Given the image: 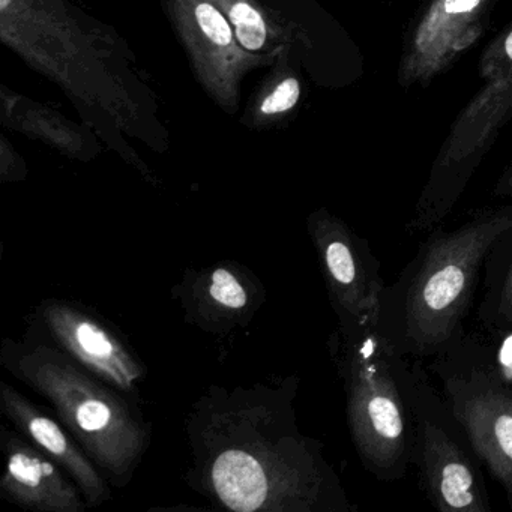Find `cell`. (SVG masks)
<instances>
[{
  "instance_id": "cell-1",
  "label": "cell",
  "mask_w": 512,
  "mask_h": 512,
  "mask_svg": "<svg viewBox=\"0 0 512 512\" xmlns=\"http://www.w3.org/2000/svg\"><path fill=\"white\" fill-rule=\"evenodd\" d=\"M512 229V202L482 208L455 227L427 233L415 257L386 287L377 331L400 355L427 362L466 329L497 241Z\"/></svg>"
},
{
  "instance_id": "cell-2",
  "label": "cell",
  "mask_w": 512,
  "mask_h": 512,
  "mask_svg": "<svg viewBox=\"0 0 512 512\" xmlns=\"http://www.w3.org/2000/svg\"><path fill=\"white\" fill-rule=\"evenodd\" d=\"M0 37L71 98L97 109L130 136L149 140L155 107L143 94L121 41L68 0H0Z\"/></svg>"
},
{
  "instance_id": "cell-3",
  "label": "cell",
  "mask_w": 512,
  "mask_h": 512,
  "mask_svg": "<svg viewBox=\"0 0 512 512\" xmlns=\"http://www.w3.org/2000/svg\"><path fill=\"white\" fill-rule=\"evenodd\" d=\"M332 353L362 466L379 481L406 478L415 457V421L401 376L403 355L377 328L352 322H340Z\"/></svg>"
},
{
  "instance_id": "cell-4",
  "label": "cell",
  "mask_w": 512,
  "mask_h": 512,
  "mask_svg": "<svg viewBox=\"0 0 512 512\" xmlns=\"http://www.w3.org/2000/svg\"><path fill=\"white\" fill-rule=\"evenodd\" d=\"M17 370L52 401L59 418L104 470L115 478L133 470L145 449L146 430L116 395L50 347L23 355Z\"/></svg>"
},
{
  "instance_id": "cell-5",
  "label": "cell",
  "mask_w": 512,
  "mask_h": 512,
  "mask_svg": "<svg viewBox=\"0 0 512 512\" xmlns=\"http://www.w3.org/2000/svg\"><path fill=\"white\" fill-rule=\"evenodd\" d=\"M401 376L415 421L419 482L440 512H490L481 460L422 361L401 358Z\"/></svg>"
},
{
  "instance_id": "cell-6",
  "label": "cell",
  "mask_w": 512,
  "mask_h": 512,
  "mask_svg": "<svg viewBox=\"0 0 512 512\" xmlns=\"http://www.w3.org/2000/svg\"><path fill=\"white\" fill-rule=\"evenodd\" d=\"M167 19L203 91L223 112L235 115L245 80L272 62L242 49L212 0H161Z\"/></svg>"
},
{
  "instance_id": "cell-7",
  "label": "cell",
  "mask_w": 512,
  "mask_h": 512,
  "mask_svg": "<svg viewBox=\"0 0 512 512\" xmlns=\"http://www.w3.org/2000/svg\"><path fill=\"white\" fill-rule=\"evenodd\" d=\"M310 232L340 322L377 328L388 284L368 239L325 209L310 218Z\"/></svg>"
},
{
  "instance_id": "cell-8",
  "label": "cell",
  "mask_w": 512,
  "mask_h": 512,
  "mask_svg": "<svg viewBox=\"0 0 512 512\" xmlns=\"http://www.w3.org/2000/svg\"><path fill=\"white\" fill-rule=\"evenodd\" d=\"M425 364V362H424ZM512 511V394L469 374L425 365Z\"/></svg>"
},
{
  "instance_id": "cell-9",
  "label": "cell",
  "mask_w": 512,
  "mask_h": 512,
  "mask_svg": "<svg viewBox=\"0 0 512 512\" xmlns=\"http://www.w3.org/2000/svg\"><path fill=\"white\" fill-rule=\"evenodd\" d=\"M44 319L50 334L71 358L122 391H131L143 368L131 353L86 314L65 304H49Z\"/></svg>"
},
{
  "instance_id": "cell-10",
  "label": "cell",
  "mask_w": 512,
  "mask_h": 512,
  "mask_svg": "<svg viewBox=\"0 0 512 512\" xmlns=\"http://www.w3.org/2000/svg\"><path fill=\"white\" fill-rule=\"evenodd\" d=\"M0 488L11 502L34 511L80 512L85 508L76 488L53 461L16 437L7 445Z\"/></svg>"
},
{
  "instance_id": "cell-11",
  "label": "cell",
  "mask_w": 512,
  "mask_h": 512,
  "mask_svg": "<svg viewBox=\"0 0 512 512\" xmlns=\"http://www.w3.org/2000/svg\"><path fill=\"white\" fill-rule=\"evenodd\" d=\"M2 409L14 424L47 455L58 461L76 479L85 493L89 505H100L107 497V488L100 473L92 466L77 443L68 437L64 428L49 416L41 413L28 398L20 395L7 383L0 385Z\"/></svg>"
},
{
  "instance_id": "cell-12",
  "label": "cell",
  "mask_w": 512,
  "mask_h": 512,
  "mask_svg": "<svg viewBox=\"0 0 512 512\" xmlns=\"http://www.w3.org/2000/svg\"><path fill=\"white\" fill-rule=\"evenodd\" d=\"M229 20L242 49L274 64L284 53L308 49L292 14L275 0H212Z\"/></svg>"
},
{
  "instance_id": "cell-13",
  "label": "cell",
  "mask_w": 512,
  "mask_h": 512,
  "mask_svg": "<svg viewBox=\"0 0 512 512\" xmlns=\"http://www.w3.org/2000/svg\"><path fill=\"white\" fill-rule=\"evenodd\" d=\"M212 481L220 499L235 511H257L268 496L262 464L244 451H227L217 458Z\"/></svg>"
},
{
  "instance_id": "cell-14",
  "label": "cell",
  "mask_w": 512,
  "mask_h": 512,
  "mask_svg": "<svg viewBox=\"0 0 512 512\" xmlns=\"http://www.w3.org/2000/svg\"><path fill=\"white\" fill-rule=\"evenodd\" d=\"M481 286L476 320L494 328L512 329V229L488 253Z\"/></svg>"
},
{
  "instance_id": "cell-15",
  "label": "cell",
  "mask_w": 512,
  "mask_h": 512,
  "mask_svg": "<svg viewBox=\"0 0 512 512\" xmlns=\"http://www.w3.org/2000/svg\"><path fill=\"white\" fill-rule=\"evenodd\" d=\"M5 124L29 136L38 137L71 157L85 160L89 139L76 125L62 119L38 104L29 103L26 98L4 97Z\"/></svg>"
},
{
  "instance_id": "cell-16",
  "label": "cell",
  "mask_w": 512,
  "mask_h": 512,
  "mask_svg": "<svg viewBox=\"0 0 512 512\" xmlns=\"http://www.w3.org/2000/svg\"><path fill=\"white\" fill-rule=\"evenodd\" d=\"M293 53H284L277 59V71L271 73L257 97L247 107L242 122L254 130L277 127L298 107L302 97V85L290 68Z\"/></svg>"
},
{
  "instance_id": "cell-17",
  "label": "cell",
  "mask_w": 512,
  "mask_h": 512,
  "mask_svg": "<svg viewBox=\"0 0 512 512\" xmlns=\"http://www.w3.org/2000/svg\"><path fill=\"white\" fill-rule=\"evenodd\" d=\"M209 295L217 304L232 310H241L248 301L247 292L241 281L227 269H217L212 272Z\"/></svg>"
},
{
  "instance_id": "cell-18",
  "label": "cell",
  "mask_w": 512,
  "mask_h": 512,
  "mask_svg": "<svg viewBox=\"0 0 512 512\" xmlns=\"http://www.w3.org/2000/svg\"><path fill=\"white\" fill-rule=\"evenodd\" d=\"M494 196L499 199H506V197H512V166L503 173L502 178L497 182L494 187Z\"/></svg>"
},
{
  "instance_id": "cell-19",
  "label": "cell",
  "mask_w": 512,
  "mask_h": 512,
  "mask_svg": "<svg viewBox=\"0 0 512 512\" xmlns=\"http://www.w3.org/2000/svg\"><path fill=\"white\" fill-rule=\"evenodd\" d=\"M505 52L508 58L512 61V31L509 32L508 37L505 40Z\"/></svg>"
},
{
  "instance_id": "cell-20",
  "label": "cell",
  "mask_w": 512,
  "mask_h": 512,
  "mask_svg": "<svg viewBox=\"0 0 512 512\" xmlns=\"http://www.w3.org/2000/svg\"><path fill=\"white\" fill-rule=\"evenodd\" d=\"M275 2H278V4L286 5V0H275Z\"/></svg>"
}]
</instances>
